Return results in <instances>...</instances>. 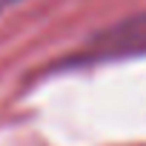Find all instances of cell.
<instances>
[{
    "instance_id": "6da1fadb",
    "label": "cell",
    "mask_w": 146,
    "mask_h": 146,
    "mask_svg": "<svg viewBox=\"0 0 146 146\" xmlns=\"http://www.w3.org/2000/svg\"><path fill=\"white\" fill-rule=\"evenodd\" d=\"M92 52L98 57H120L146 52V12L120 20L112 29H103L92 40Z\"/></svg>"
}]
</instances>
